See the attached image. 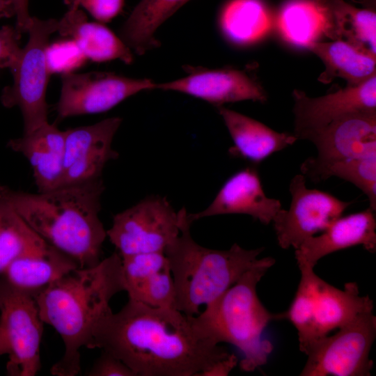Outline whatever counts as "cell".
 <instances>
[{
    "mask_svg": "<svg viewBox=\"0 0 376 376\" xmlns=\"http://www.w3.org/2000/svg\"><path fill=\"white\" fill-rule=\"evenodd\" d=\"M7 145L29 161L39 192L61 187L65 130L47 122L19 138L10 139Z\"/></svg>",
    "mask_w": 376,
    "mask_h": 376,
    "instance_id": "cell-19",
    "label": "cell"
},
{
    "mask_svg": "<svg viewBox=\"0 0 376 376\" xmlns=\"http://www.w3.org/2000/svg\"><path fill=\"white\" fill-rule=\"evenodd\" d=\"M121 123V118L111 117L65 130L61 187L102 178L106 164L119 156L112 142Z\"/></svg>",
    "mask_w": 376,
    "mask_h": 376,
    "instance_id": "cell-13",
    "label": "cell"
},
{
    "mask_svg": "<svg viewBox=\"0 0 376 376\" xmlns=\"http://www.w3.org/2000/svg\"><path fill=\"white\" fill-rule=\"evenodd\" d=\"M368 311H373V301L368 295H360L356 283H347L343 289H338L320 279L315 301L312 345Z\"/></svg>",
    "mask_w": 376,
    "mask_h": 376,
    "instance_id": "cell-22",
    "label": "cell"
},
{
    "mask_svg": "<svg viewBox=\"0 0 376 376\" xmlns=\"http://www.w3.org/2000/svg\"><path fill=\"white\" fill-rule=\"evenodd\" d=\"M68 6L84 8L96 20L109 22L122 10L124 0H65Z\"/></svg>",
    "mask_w": 376,
    "mask_h": 376,
    "instance_id": "cell-33",
    "label": "cell"
},
{
    "mask_svg": "<svg viewBox=\"0 0 376 376\" xmlns=\"http://www.w3.org/2000/svg\"><path fill=\"white\" fill-rule=\"evenodd\" d=\"M180 234L164 250L174 281L175 308L189 316L214 301L258 260L264 248L209 249L191 237L185 207L178 211Z\"/></svg>",
    "mask_w": 376,
    "mask_h": 376,
    "instance_id": "cell-4",
    "label": "cell"
},
{
    "mask_svg": "<svg viewBox=\"0 0 376 376\" xmlns=\"http://www.w3.org/2000/svg\"><path fill=\"white\" fill-rule=\"evenodd\" d=\"M47 58L51 73L64 70L70 72V69L80 65L86 59L72 40L48 47Z\"/></svg>",
    "mask_w": 376,
    "mask_h": 376,
    "instance_id": "cell-32",
    "label": "cell"
},
{
    "mask_svg": "<svg viewBox=\"0 0 376 376\" xmlns=\"http://www.w3.org/2000/svg\"><path fill=\"white\" fill-rule=\"evenodd\" d=\"M221 26L226 37L237 44H249L263 38L272 21L259 0H233L221 15Z\"/></svg>",
    "mask_w": 376,
    "mask_h": 376,
    "instance_id": "cell-28",
    "label": "cell"
},
{
    "mask_svg": "<svg viewBox=\"0 0 376 376\" xmlns=\"http://www.w3.org/2000/svg\"><path fill=\"white\" fill-rule=\"evenodd\" d=\"M21 36L15 27L3 26L0 29V69L10 70L16 64L22 50Z\"/></svg>",
    "mask_w": 376,
    "mask_h": 376,
    "instance_id": "cell-34",
    "label": "cell"
},
{
    "mask_svg": "<svg viewBox=\"0 0 376 376\" xmlns=\"http://www.w3.org/2000/svg\"><path fill=\"white\" fill-rule=\"evenodd\" d=\"M79 267L71 257L49 244L13 260L0 274L10 285L36 295L69 272Z\"/></svg>",
    "mask_w": 376,
    "mask_h": 376,
    "instance_id": "cell-23",
    "label": "cell"
},
{
    "mask_svg": "<svg viewBox=\"0 0 376 376\" xmlns=\"http://www.w3.org/2000/svg\"><path fill=\"white\" fill-rule=\"evenodd\" d=\"M125 291L118 252L91 267L69 272L34 297L43 323L54 327L64 343V354L51 368L56 376L80 371V348L86 346L97 322L111 311L109 303Z\"/></svg>",
    "mask_w": 376,
    "mask_h": 376,
    "instance_id": "cell-2",
    "label": "cell"
},
{
    "mask_svg": "<svg viewBox=\"0 0 376 376\" xmlns=\"http://www.w3.org/2000/svg\"><path fill=\"white\" fill-rule=\"evenodd\" d=\"M89 376H136L120 359L103 351L88 373Z\"/></svg>",
    "mask_w": 376,
    "mask_h": 376,
    "instance_id": "cell-35",
    "label": "cell"
},
{
    "mask_svg": "<svg viewBox=\"0 0 376 376\" xmlns=\"http://www.w3.org/2000/svg\"><path fill=\"white\" fill-rule=\"evenodd\" d=\"M56 104L59 119L107 111L127 97L154 89L150 79H134L110 72H65Z\"/></svg>",
    "mask_w": 376,
    "mask_h": 376,
    "instance_id": "cell-11",
    "label": "cell"
},
{
    "mask_svg": "<svg viewBox=\"0 0 376 376\" xmlns=\"http://www.w3.org/2000/svg\"><path fill=\"white\" fill-rule=\"evenodd\" d=\"M295 117L293 134L297 139L308 136L345 116L376 111V75L363 83L337 92L311 97L304 91L292 92Z\"/></svg>",
    "mask_w": 376,
    "mask_h": 376,
    "instance_id": "cell-14",
    "label": "cell"
},
{
    "mask_svg": "<svg viewBox=\"0 0 376 376\" xmlns=\"http://www.w3.org/2000/svg\"><path fill=\"white\" fill-rule=\"evenodd\" d=\"M281 209L279 200L266 196L256 168L249 166L231 175L205 210L187 212V219L191 224L208 217L242 214L267 225Z\"/></svg>",
    "mask_w": 376,
    "mask_h": 376,
    "instance_id": "cell-16",
    "label": "cell"
},
{
    "mask_svg": "<svg viewBox=\"0 0 376 376\" xmlns=\"http://www.w3.org/2000/svg\"><path fill=\"white\" fill-rule=\"evenodd\" d=\"M306 140L315 146L317 155L300 166L311 181L324 168L335 162L376 154V111L351 114L314 132Z\"/></svg>",
    "mask_w": 376,
    "mask_h": 376,
    "instance_id": "cell-12",
    "label": "cell"
},
{
    "mask_svg": "<svg viewBox=\"0 0 376 376\" xmlns=\"http://www.w3.org/2000/svg\"><path fill=\"white\" fill-rule=\"evenodd\" d=\"M102 178L28 193L6 187L8 201L45 242L73 258L79 267L97 265L107 236L100 219Z\"/></svg>",
    "mask_w": 376,
    "mask_h": 376,
    "instance_id": "cell-3",
    "label": "cell"
},
{
    "mask_svg": "<svg viewBox=\"0 0 376 376\" xmlns=\"http://www.w3.org/2000/svg\"><path fill=\"white\" fill-rule=\"evenodd\" d=\"M237 363V357L233 354H230L227 357L218 361L211 367L201 372L198 376H226Z\"/></svg>",
    "mask_w": 376,
    "mask_h": 376,
    "instance_id": "cell-37",
    "label": "cell"
},
{
    "mask_svg": "<svg viewBox=\"0 0 376 376\" xmlns=\"http://www.w3.org/2000/svg\"><path fill=\"white\" fill-rule=\"evenodd\" d=\"M291 203L272 220L278 244L297 249L308 238L326 229L352 204L330 193L306 187V177L295 175L290 180Z\"/></svg>",
    "mask_w": 376,
    "mask_h": 376,
    "instance_id": "cell-10",
    "label": "cell"
},
{
    "mask_svg": "<svg viewBox=\"0 0 376 376\" xmlns=\"http://www.w3.org/2000/svg\"><path fill=\"white\" fill-rule=\"evenodd\" d=\"M58 20L31 17L28 29L29 40L22 48L19 58L10 70L11 85L2 90L1 102L6 108H19L24 134L48 122L46 91L51 74L47 58L49 38L57 31Z\"/></svg>",
    "mask_w": 376,
    "mask_h": 376,
    "instance_id": "cell-6",
    "label": "cell"
},
{
    "mask_svg": "<svg viewBox=\"0 0 376 376\" xmlns=\"http://www.w3.org/2000/svg\"><path fill=\"white\" fill-rule=\"evenodd\" d=\"M190 0H140L120 31L123 42L141 55L159 45L157 29Z\"/></svg>",
    "mask_w": 376,
    "mask_h": 376,
    "instance_id": "cell-26",
    "label": "cell"
},
{
    "mask_svg": "<svg viewBox=\"0 0 376 376\" xmlns=\"http://www.w3.org/2000/svg\"><path fill=\"white\" fill-rule=\"evenodd\" d=\"M333 23L334 40H342L376 56V13L360 9L344 0H328Z\"/></svg>",
    "mask_w": 376,
    "mask_h": 376,
    "instance_id": "cell-29",
    "label": "cell"
},
{
    "mask_svg": "<svg viewBox=\"0 0 376 376\" xmlns=\"http://www.w3.org/2000/svg\"><path fill=\"white\" fill-rule=\"evenodd\" d=\"M306 49L318 56L325 69L318 81L328 84L340 77L347 86L359 85L376 75V56L359 49L342 40L333 42H313Z\"/></svg>",
    "mask_w": 376,
    "mask_h": 376,
    "instance_id": "cell-25",
    "label": "cell"
},
{
    "mask_svg": "<svg viewBox=\"0 0 376 376\" xmlns=\"http://www.w3.org/2000/svg\"><path fill=\"white\" fill-rule=\"evenodd\" d=\"M68 11L58 19L57 31L69 36L86 59L104 62L119 59L130 64L132 50L109 29L102 24L89 22L79 6H68Z\"/></svg>",
    "mask_w": 376,
    "mask_h": 376,
    "instance_id": "cell-21",
    "label": "cell"
},
{
    "mask_svg": "<svg viewBox=\"0 0 376 376\" xmlns=\"http://www.w3.org/2000/svg\"><path fill=\"white\" fill-rule=\"evenodd\" d=\"M180 234L178 212L165 197L152 195L113 216L107 236L121 257L164 252Z\"/></svg>",
    "mask_w": 376,
    "mask_h": 376,
    "instance_id": "cell-8",
    "label": "cell"
},
{
    "mask_svg": "<svg viewBox=\"0 0 376 376\" xmlns=\"http://www.w3.org/2000/svg\"><path fill=\"white\" fill-rule=\"evenodd\" d=\"M276 24L283 39L296 46L306 48L323 36L334 39L328 0H290L280 10Z\"/></svg>",
    "mask_w": 376,
    "mask_h": 376,
    "instance_id": "cell-24",
    "label": "cell"
},
{
    "mask_svg": "<svg viewBox=\"0 0 376 376\" xmlns=\"http://www.w3.org/2000/svg\"><path fill=\"white\" fill-rule=\"evenodd\" d=\"M86 347L113 354L136 376H198L230 354L195 316L131 299L97 322Z\"/></svg>",
    "mask_w": 376,
    "mask_h": 376,
    "instance_id": "cell-1",
    "label": "cell"
},
{
    "mask_svg": "<svg viewBox=\"0 0 376 376\" xmlns=\"http://www.w3.org/2000/svg\"><path fill=\"white\" fill-rule=\"evenodd\" d=\"M10 352V345L3 329L0 326V356L8 354Z\"/></svg>",
    "mask_w": 376,
    "mask_h": 376,
    "instance_id": "cell-38",
    "label": "cell"
},
{
    "mask_svg": "<svg viewBox=\"0 0 376 376\" xmlns=\"http://www.w3.org/2000/svg\"><path fill=\"white\" fill-rule=\"evenodd\" d=\"M15 12L17 31L22 36L27 33L31 22V16L29 12V0H11Z\"/></svg>",
    "mask_w": 376,
    "mask_h": 376,
    "instance_id": "cell-36",
    "label": "cell"
},
{
    "mask_svg": "<svg viewBox=\"0 0 376 376\" xmlns=\"http://www.w3.org/2000/svg\"><path fill=\"white\" fill-rule=\"evenodd\" d=\"M0 326L10 352L6 371L11 376H34L40 369V345L43 331L34 295L0 277Z\"/></svg>",
    "mask_w": 376,
    "mask_h": 376,
    "instance_id": "cell-9",
    "label": "cell"
},
{
    "mask_svg": "<svg viewBox=\"0 0 376 376\" xmlns=\"http://www.w3.org/2000/svg\"><path fill=\"white\" fill-rule=\"evenodd\" d=\"M217 109L233 141V146L228 150L233 157L258 164L298 140L293 133L276 132L257 120L224 106Z\"/></svg>",
    "mask_w": 376,
    "mask_h": 376,
    "instance_id": "cell-20",
    "label": "cell"
},
{
    "mask_svg": "<svg viewBox=\"0 0 376 376\" xmlns=\"http://www.w3.org/2000/svg\"><path fill=\"white\" fill-rule=\"evenodd\" d=\"M301 272L299 283L285 319L297 329L299 349L306 354L313 343V322L316 293L320 278L308 266H299Z\"/></svg>",
    "mask_w": 376,
    "mask_h": 376,
    "instance_id": "cell-30",
    "label": "cell"
},
{
    "mask_svg": "<svg viewBox=\"0 0 376 376\" xmlns=\"http://www.w3.org/2000/svg\"><path fill=\"white\" fill-rule=\"evenodd\" d=\"M122 269L129 299L152 307L175 308L174 281L164 252L123 256Z\"/></svg>",
    "mask_w": 376,
    "mask_h": 376,
    "instance_id": "cell-18",
    "label": "cell"
},
{
    "mask_svg": "<svg viewBox=\"0 0 376 376\" xmlns=\"http://www.w3.org/2000/svg\"><path fill=\"white\" fill-rule=\"evenodd\" d=\"M48 244L17 212L8 199L6 186L0 183V274L17 258Z\"/></svg>",
    "mask_w": 376,
    "mask_h": 376,
    "instance_id": "cell-27",
    "label": "cell"
},
{
    "mask_svg": "<svg viewBox=\"0 0 376 376\" xmlns=\"http://www.w3.org/2000/svg\"><path fill=\"white\" fill-rule=\"evenodd\" d=\"M275 263L272 257L258 258L221 296L195 315L205 334L215 343L235 346L242 357L240 368L253 372L267 363L273 345L264 333L273 320L285 319V313H272L260 301L257 285Z\"/></svg>",
    "mask_w": 376,
    "mask_h": 376,
    "instance_id": "cell-5",
    "label": "cell"
},
{
    "mask_svg": "<svg viewBox=\"0 0 376 376\" xmlns=\"http://www.w3.org/2000/svg\"><path fill=\"white\" fill-rule=\"evenodd\" d=\"M154 89L173 91L205 100L216 107L243 100L264 102V88L244 71L236 69L192 68L171 81L155 84Z\"/></svg>",
    "mask_w": 376,
    "mask_h": 376,
    "instance_id": "cell-15",
    "label": "cell"
},
{
    "mask_svg": "<svg viewBox=\"0 0 376 376\" xmlns=\"http://www.w3.org/2000/svg\"><path fill=\"white\" fill-rule=\"evenodd\" d=\"M376 336V317L368 311L314 343L307 353L301 376H368L373 362L369 358Z\"/></svg>",
    "mask_w": 376,
    "mask_h": 376,
    "instance_id": "cell-7",
    "label": "cell"
},
{
    "mask_svg": "<svg viewBox=\"0 0 376 376\" xmlns=\"http://www.w3.org/2000/svg\"><path fill=\"white\" fill-rule=\"evenodd\" d=\"M375 211L365 210L340 216L321 234L313 235L295 250L298 266L314 268L318 262L331 253L361 245L366 251H376Z\"/></svg>",
    "mask_w": 376,
    "mask_h": 376,
    "instance_id": "cell-17",
    "label": "cell"
},
{
    "mask_svg": "<svg viewBox=\"0 0 376 376\" xmlns=\"http://www.w3.org/2000/svg\"><path fill=\"white\" fill-rule=\"evenodd\" d=\"M331 177L352 183L367 196L369 207L376 210V154L331 164L321 170L312 181L318 183Z\"/></svg>",
    "mask_w": 376,
    "mask_h": 376,
    "instance_id": "cell-31",
    "label": "cell"
}]
</instances>
